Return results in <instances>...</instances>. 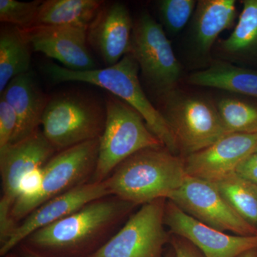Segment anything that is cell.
<instances>
[{
    "mask_svg": "<svg viewBox=\"0 0 257 257\" xmlns=\"http://www.w3.org/2000/svg\"><path fill=\"white\" fill-rule=\"evenodd\" d=\"M42 2L0 0V21L23 30L32 28Z\"/></svg>",
    "mask_w": 257,
    "mask_h": 257,
    "instance_id": "obj_26",
    "label": "cell"
},
{
    "mask_svg": "<svg viewBox=\"0 0 257 257\" xmlns=\"http://www.w3.org/2000/svg\"><path fill=\"white\" fill-rule=\"evenodd\" d=\"M32 47L23 29L3 26L0 32V93L10 81L30 72Z\"/></svg>",
    "mask_w": 257,
    "mask_h": 257,
    "instance_id": "obj_21",
    "label": "cell"
},
{
    "mask_svg": "<svg viewBox=\"0 0 257 257\" xmlns=\"http://www.w3.org/2000/svg\"><path fill=\"white\" fill-rule=\"evenodd\" d=\"M105 2L101 0H47L42 1L36 25L88 28Z\"/></svg>",
    "mask_w": 257,
    "mask_h": 257,
    "instance_id": "obj_20",
    "label": "cell"
},
{
    "mask_svg": "<svg viewBox=\"0 0 257 257\" xmlns=\"http://www.w3.org/2000/svg\"><path fill=\"white\" fill-rule=\"evenodd\" d=\"M160 98V111L170 125L183 158L202 151L230 134L216 105L205 98L175 89Z\"/></svg>",
    "mask_w": 257,
    "mask_h": 257,
    "instance_id": "obj_5",
    "label": "cell"
},
{
    "mask_svg": "<svg viewBox=\"0 0 257 257\" xmlns=\"http://www.w3.org/2000/svg\"><path fill=\"white\" fill-rule=\"evenodd\" d=\"M257 150V134L230 133L202 151L184 157L187 175L216 182L232 175Z\"/></svg>",
    "mask_w": 257,
    "mask_h": 257,
    "instance_id": "obj_14",
    "label": "cell"
},
{
    "mask_svg": "<svg viewBox=\"0 0 257 257\" xmlns=\"http://www.w3.org/2000/svg\"><path fill=\"white\" fill-rule=\"evenodd\" d=\"M3 257H16V255H14L13 253L10 252Z\"/></svg>",
    "mask_w": 257,
    "mask_h": 257,
    "instance_id": "obj_34",
    "label": "cell"
},
{
    "mask_svg": "<svg viewBox=\"0 0 257 257\" xmlns=\"http://www.w3.org/2000/svg\"><path fill=\"white\" fill-rule=\"evenodd\" d=\"M147 82L160 96L175 89L182 67L164 28L147 12L134 23L130 53Z\"/></svg>",
    "mask_w": 257,
    "mask_h": 257,
    "instance_id": "obj_8",
    "label": "cell"
},
{
    "mask_svg": "<svg viewBox=\"0 0 257 257\" xmlns=\"http://www.w3.org/2000/svg\"><path fill=\"white\" fill-rule=\"evenodd\" d=\"M105 121V106L84 94L64 93L49 99L42 131L60 152L100 138Z\"/></svg>",
    "mask_w": 257,
    "mask_h": 257,
    "instance_id": "obj_6",
    "label": "cell"
},
{
    "mask_svg": "<svg viewBox=\"0 0 257 257\" xmlns=\"http://www.w3.org/2000/svg\"><path fill=\"white\" fill-rule=\"evenodd\" d=\"M1 96L14 109L18 119L10 144L23 141L40 130L50 98L39 87L31 71L12 79Z\"/></svg>",
    "mask_w": 257,
    "mask_h": 257,
    "instance_id": "obj_17",
    "label": "cell"
},
{
    "mask_svg": "<svg viewBox=\"0 0 257 257\" xmlns=\"http://www.w3.org/2000/svg\"><path fill=\"white\" fill-rule=\"evenodd\" d=\"M18 125L14 109L4 98L0 99V151L11 143Z\"/></svg>",
    "mask_w": 257,
    "mask_h": 257,
    "instance_id": "obj_27",
    "label": "cell"
},
{
    "mask_svg": "<svg viewBox=\"0 0 257 257\" xmlns=\"http://www.w3.org/2000/svg\"><path fill=\"white\" fill-rule=\"evenodd\" d=\"M56 150L42 130L0 151V174L3 196L0 199V241L4 242L18 224L12 219L13 206L18 197L19 185L28 172L43 167Z\"/></svg>",
    "mask_w": 257,
    "mask_h": 257,
    "instance_id": "obj_10",
    "label": "cell"
},
{
    "mask_svg": "<svg viewBox=\"0 0 257 257\" xmlns=\"http://www.w3.org/2000/svg\"><path fill=\"white\" fill-rule=\"evenodd\" d=\"M167 199L141 206L95 252L87 257H162L171 235L165 224Z\"/></svg>",
    "mask_w": 257,
    "mask_h": 257,
    "instance_id": "obj_9",
    "label": "cell"
},
{
    "mask_svg": "<svg viewBox=\"0 0 257 257\" xmlns=\"http://www.w3.org/2000/svg\"><path fill=\"white\" fill-rule=\"evenodd\" d=\"M215 184L231 207L257 229V187L234 173Z\"/></svg>",
    "mask_w": 257,
    "mask_h": 257,
    "instance_id": "obj_23",
    "label": "cell"
},
{
    "mask_svg": "<svg viewBox=\"0 0 257 257\" xmlns=\"http://www.w3.org/2000/svg\"><path fill=\"white\" fill-rule=\"evenodd\" d=\"M189 84L211 87L257 99V70L215 60L210 66L189 75Z\"/></svg>",
    "mask_w": 257,
    "mask_h": 257,
    "instance_id": "obj_19",
    "label": "cell"
},
{
    "mask_svg": "<svg viewBox=\"0 0 257 257\" xmlns=\"http://www.w3.org/2000/svg\"><path fill=\"white\" fill-rule=\"evenodd\" d=\"M237 25L221 42V49L231 57H245L257 53V0H243Z\"/></svg>",
    "mask_w": 257,
    "mask_h": 257,
    "instance_id": "obj_22",
    "label": "cell"
},
{
    "mask_svg": "<svg viewBox=\"0 0 257 257\" xmlns=\"http://www.w3.org/2000/svg\"><path fill=\"white\" fill-rule=\"evenodd\" d=\"M164 257H176L175 251H174L173 248H171L170 251H167V253H166L165 256Z\"/></svg>",
    "mask_w": 257,
    "mask_h": 257,
    "instance_id": "obj_33",
    "label": "cell"
},
{
    "mask_svg": "<svg viewBox=\"0 0 257 257\" xmlns=\"http://www.w3.org/2000/svg\"><path fill=\"white\" fill-rule=\"evenodd\" d=\"M18 246L20 249H19L18 255L16 257H47L30 249L24 244H20Z\"/></svg>",
    "mask_w": 257,
    "mask_h": 257,
    "instance_id": "obj_31",
    "label": "cell"
},
{
    "mask_svg": "<svg viewBox=\"0 0 257 257\" xmlns=\"http://www.w3.org/2000/svg\"><path fill=\"white\" fill-rule=\"evenodd\" d=\"M236 18L235 0L198 1L192 25V42L198 55H209L217 37Z\"/></svg>",
    "mask_w": 257,
    "mask_h": 257,
    "instance_id": "obj_18",
    "label": "cell"
},
{
    "mask_svg": "<svg viewBox=\"0 0 257 257\" xmlns=\"http://www.w3.org/2000/svg\"><path fill=\"white\" fill-rule=\"evenodd\" d=\"M168 200L204 224L239 236H255L257 229L231 207L215 184L187 175Z\"/></svg>",
    "mask_w": 257,
    "mask_h": 257,
    "instance_id": "obj_11",
    "label": "cell"
},
{
    "mask_svg": "<svg viewBox=\"0 0 257 257\" xmlns=\"http://www.w3.org/2000/svg\"><path fill=\"white\" fill-rule=\"evenodd\" d=\"M187 176L183 157L161 147L134 154L104 181L111 196L142 206L157 199L168 200Z\"/></svg>",
    "mask_w": 257,
    "mask_h": 257,
    "instance_id": "obj_2",
    "label": "cell"
},
{
    "mask_svg": "<svg viewBox=\"0 0 257 257\" xmlns=\"http://www.w3.org/2000/svg\"><path fill=\"white\" fill-rule=\"evenodd\" d=\"M133 28L126 5L119 2L104 3L88 27V43L111 67L130 53Z\"/></svg>",
    "mask_w": 257,
    "mask_h": 257,
    "instance_id": "obj_16",
    "label": "cell"
},
{
    "mask_svg": "<svg viewBox=\"0 0 257 257\" xmlns=\"http://www.w3.org/2000/svg\"><path fill=\"white\" fill-rule=\"evenodd\" d=\"M44 71L54 82H82L104 88L127 103L145 119L150 131L172 153H179L170 125L157 108L152 104L139 79L140 67L131 54L118 63L104 69L75 71L55 64H48Z\"/></svg>",
    "mask_w": 257,
    "mask_h": 257,
    "instance_id": "obj_3",
    "label": "cell"
},
{
    "mask_svg": "<svg viewBox=\"0 0 257 257\" xmlns=\"http://www.w3.org/2000/svg\"><path fill=\"white\" fill-rule=\"evenodd\" d=\"M87 28L36 25L23 30L32 50L59 61L65 68L89 71L96 68L88 48Z\"/></svg>",
    "mask_w": 257,
    "mask_h": 257,
    "instance_id": "obj_15",
    "label": "cell"
},
{
    "mask_svg": "<svg viewBox=\"0 0 257 257\" xmlns=\"http://www.w3.org/2000/svg\"><path fill=\"white\" fill-rule=\"evenodd\" d=\"M99 142L95 139L56 153L43 167L40 192L31 199L15 202L11 213L13 221L18 225L44 203L91 182L97 162Z\"/></svg>",
    "mask_w": 257,
    "mask_h": 257,
    "instance_id": "obj_7",
    "label": "cell"
},
{
    "mask_svg": "<svg viewBox=\"0 0 257 257\" xmlns=\"http://www.w3.org/2000/svg\"><path fill=\"white\" fill-rule=\"evenodd\" d=\"M43 177V167L35 169L24 176L19 185L17 200L29 199L35 197L41 190Z\"/></svg>",
    "mask_w": 257,
    "mask_h": 257,
    "instance_id": "obj_28",
    "label": "cell"
},
{
    "mask_svg": "<svg viewBox=\"0 0 257 257\" xmlns=\"http://www.w3.org/2000/svg\"><path fill=\"white\" fill-rule=\"evenodd\" d=\"M197 1L195 0H161L157 2L162 27L171 35H177L185 28L192 18Z\"/></svg>",
    "mask_w": 257,
    "mask_h": 257,
    "instance_id": "obj_25",
    "label": "cell"
},
{
    "mask_svg": "<svg viewBox=\"0 0 257 257\" xmlns=\"http://www.w3.org/2000/svg\"><path fill=\"white\" fill-rule=\"evenodd\" d=\"M165 224L170 228L171 234L187 239L204 257H238L257 248V235L226 234L194 219L170 200L166 203Z\"/></svg>",
    "mask_w": 257,
    "mask_h": 257,
    "instance_id": "obj_12",
    "label": "cell"
},
{
    "mask_svg": "<svg viewBox=\"0 0 257 257\" xmlns=\"http://www.w3.org/2000/svg\"><path fill=\"white\" fill-rule=\"evenodd\" d=\"M105 108V126L99 138L97 162L91 182H104L118 165L137 152L165 147L142 115L127 103L110 94L106 96Z\"/></svg>",
    "mask_w": 257,
    "mask_h": 257,
    "instance_id": "obj_4",
    "label": "cell"
},
{
    "mask_svg": "<svg viewBox=\"0 0 257 257\" xmlns=\"http://www.w3.org/2000/svg\"><path fill=\"white\" fill-rule=\"evenodd\" d=\"M110 195L105 181L89 182L47 201L18 225L9 239L0 245V254H8L37 230L71 215L93 201Z\"/></svg>",
    "mask_w": 257,
    "mask_h": 257,
    "instance_id": "obj_13",
    "label": "cell"
},
{
    "mask_svg": "<svg viewBox=\"0 0 257 257\" xmlns=\"http://www.w3.org/2000/svg\"><path fill=\"white\" fill-rule=\"evenodd\" d=\"M235 173L257 187V150L243 161Z\"/></svg>",
    "mask_w": 257,
    "mask_h": 257,
    "instance_id": "obj_30",
    "label": "cell"
},
{
    "mask_svg": "<svg viewBox=\"0 0 257 257\" xmlns=\"http://www.w3.org/2000/svg\"><path fill=\"white\" fill-rule=\"evenodd\" d=\"M238 257H257V248L248 250L239 255Z\"/></svg>",
    "mask_w": 257,
    "mask_h": 257,
    "instance_id": "obj_32",
    "label": "cell"
},
{
    "mask_svg": "<svg viewBox=\"0 0 257 257\" xmlns=\"http://www.w3.org/2000/svg\"><path fill=\"white\" fill-rule=\"evenodd\" d=\"M229 133L257 134V104L239 98L225 97L216 104Z\"/></svg>",
    "mask_w": 257,
    "mask_h": 257,
    "instance_id": "obj_24",
    "label": "cell"
},
{
    "mask_svg": "<svg viewBox=\"0 0 257 257\" xmlns=\"http://www.w3.org/2000/svg\"><path fill=\"white\" fill-rule=\"evenodd\" d=\"M170 244L176 257H204L194 245L180 236L171 235Z\"/></svg>",
    "mask_w": 257,
    "mask_h": 257,
    "instance_id": "obj_29",
    "label": "cell"
},
{
    "mask_svg": "<svg viewBox=\"0 0 257 257\" xmlns=\"http://www.w3.org/2000/svg\"><path fill=\"white\" fill-rule=\"evenodd\" d=\"M135 207L114 196H106L37 230L20 244L47 257H87L121 228Z\"/></svg>",
    "mask_w": 257,
    "mask_h": 257,
    "instance_id": "obj_1",
    "label": "cell"
}]
</instances>
